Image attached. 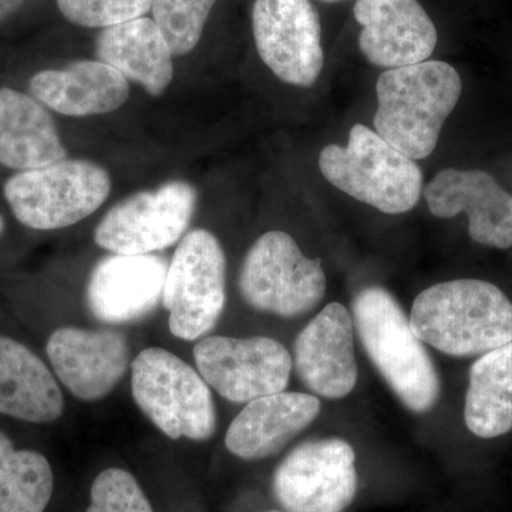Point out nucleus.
Returning <instances> with one entry per match:
<instances>
[{
	"mask_svg": "<svg viewBox=\"0 0 512 512\" xmlns=\"http://www.w3.org/2000/svg\"><path fill=\"white\" fill-rule=\"evenodd\" d=\"M46 352L60 382L83 402L104 399L130 366L127 338L116 330L60 328Z\"/></svg>",
	"mask_w": 512,
	"mask_h": 512,
	"instance_id": "14",
	"label": "nucleus"
},
{
	"mask_svg": "<svg viewBox=\"0 0 512 512\" xmlns=\"http://www.w3.org/2000/svg\"><path fill=\"white\" fill-rule=\"evenodd\" d=\"M63 410L49 367L18 340L0 335V414L42 424L59 420Z\"/></svg>",
	"mask_w": 512,
	"mask_h": 512,
	"instance_id": "20",
	"label": "nucleus"
},
{
	"mask_svg": "<svg viewBox=\"0 0 512 512\" xmlns=\"http://www.w3.org/2000/svg\"><path fill=\"white\" fill-rule=\"evenodd\" d=\"M424 200L434 217H468V234L477 244L512 247V195L485 171H440L424 188Z\"/></svg>",
	"mask_w": 512,
	"mask_h": 512,
	"instance_id": "13",
	"label": "nucleus"
},
{
	"mask_svg": "<svg viewBox=\"0 0 512 512\" xmlns=\"http://www.w3.org/2000/svg\"><path fill=\"white\" fill-rule=\"evenodd\" d=\"M168 264L157 255H111L94 266L87 305L97 320L123 325L146 318L163 301Z\"/></svg>",
	"mask_w": 512,
	"mask_h": 512,
	"instance_id": "17",
	"label": "nucleus"
},
{
	"mask_svg": "<svg viewBox=\"0 0 512 512\" xmlns=\"http://www.w3.org/2000/svg\"><path fill=\"white\" fill-rule=\"evenodd\" d=\"M197 207V190L171 181L131 195L111 208L94 232L100 248L117 255H148L180 241Z\"/></svg>",
	"mask_w": 512,
	"mask_h": 512,
	"instance_id": "10",
	"label": "nucleus"
},
{
	"mask_svg": "<svg viewBox=\"0 0 512 512\" xmlns=\"http://www.w3.org/2000/svg\"><path fill=\"white\" fill-rule=\"evenodd\" d=\"M357 485L355 450L339 437L299 444L272 478V491L286 512H345Z\"/></svg>",
	"mask_w": 512,
	"mask_h": 512,
	"instance_id": "9",
	"label": "nucleus"
},
{
	"mask_svg": "<svg viewBox=\"0 0 512 512\" xmlns=\"http://www.w3.org/2000/svg\"><path fill=\"white\" fill-rule=\"evenodd\" d=\"M225 255L207 229L188 232L168 265L163 305L175 338L197 340L217 326L227 301Z\"/></svg>",
	"mask_w": 512,
	"mask_h": 512,
	"instance_id": "8",
	"label": "nucleus"
},
{
	"mask_svg": "<svg viewBox=\"0 0 512 512\" xmlns=\"http://www.w3.org/2000/svg\"><path fill=\"white\" fill-rule=\"evenodd\" d=\"M319 413V399L312 394L284 390L259 397L232 421L225 446L242 460H264L311 426Z\"/></svg>",
	"mask_w": 512,
	"mask_h": 512,
	"instance_id": "18",
	"label": "nucleus"
},
{
	"mask_svg": "<svg viewBox=\"0 0 512 512\" xmlns=\"http://www.w3.org/2000/svg\"><path fill=\"white\" fill-rule=\"evenodd\" d=\"M353 320L367 356L413 413H427L440 397V377L400 303L382 286H367L352 302Z\"/></svg>",
	"mask_w": 512,
	"mask_h": 512,
	"instance_id": "3",
	"label": "nucleus"
},
{
	"mask_svg": "<svg viewBox=\"0 0 512 512\" xmlns=\"http://www.w3.org/2000/svg\"><path fill=\"white\" fill-rule=\"evenodd\" d=\"M217 0H154L153 20L173 56H185L197 47Z\"/></svg>",
	"mask_w": 512,
	"mask_h": 512,
	"instance_id": "25",
	"label": "nucleus"
},
{
	"mask_svg": "<svg viewBox=\"0 0 512 512\" xmlns=\"http://www.w3.org/2000/svg\"><path fill=\"white\" fill-rule=\"evenodd\" d=\"M96 55L151 96H161L173 82V53L153 19L130 20L101 30Z\"/></svg>",
	"mask_w": 512,
	"mask_h": 512,
	"instance_id": "22",
	"label": "nucleus"
},
{
	"mask_svg": "<svg viewBox=\"0 0 512 512\" xmlns=\"http://www.w3.org/2000/svg\"><path fill=\"white\" fill-rule=\"evenodd\" d=\"M238 286L255 311L295 318L322 302L326 275L320 259L306 258L291 235L269 231L249 248Z\"/></svg>",
	"mask_w": 512,
	"mask_h": 512,
	"instance_id": "7",
	"label": "nucleus"
},
{
	"mask_svg": "<svg viewBox=\"0 0 512 512\" xmlns=\"http://www.w3.org/2000/svg\"><path fill=\"white\" fill-rule=\"evenodd\" d=\"M410 325L421 342L448 356H483L512 342V302L490 282H443L417 296Z\"/></svg>",
	"mask_w": 512,
	"mask_h": 512,
	"instance_id": "2",
	"label": "nucleus"
},
{
	"mask_svg": "<svg viewBox=\"0 0 512 512\" xmlns=\"http://www.w3.org/2000/svg\"><path fill=\"white\" fill-rule=\"evenodd\" d=\"M252 29L259 57L278 79L299 87L318 82L325 55L311 0H255Z\"/></svg>",
	"mask_w": 512,
	"mask_h": 512,
	"instance_id": "12",
	"label": "nucleus"
},
{
	"mask_svg": "<svg viewBox=\"0 0 512 512\" xmlns=\"http://www.w3.org/2000/svg\"><path fill=\"white\" fill-rule=\"evenodd\" d=\"M29 90L47 109L69 117L111 113L130 96L126 77L100 60H80L63 70H43L30 79Z\"/></svg>",
	"mask_w": 512,
	"mask_h": 512,
	"instance_id": "19",
	"label": "nucleus"
},
{
	"mask_svg": "<svg viewBox=\"0 0 512 512\" xmlns=\"http://www.w3.org/2000/svg\"><path fill=\"white\" fill-rule=\"evenodd\" d=\"M134 402L171 440L211 439L217 412L207 382L187 362L161 348L138 353L131 363Z\"/></svg>",
	"mask_w": 512,
	"mask_h": 512,
	"instance_id": "5",
	"label": "nucleus"
},
{
	"mask_svg": "<svg viewBox=\"0 0 512 512\" xmlns=\"http://www.w3.org/2000/svg\"><path fill=\"white\" fill-rule=\"evenodd\" d=\"M266 512H286V511H266Z\"/></svg>",
	"mask_w": 512,
	"mask_h": 512,
	"instance_id": "31",
	"label": "nucleus"
},
{
	"mask_svg": "<svg viewBox=\"0 0 512 512\" xmlns=\"http://www.w3.org/2000/svg\"><path fill=\"white\" fill-rule=\"evenodd\" d=\"M293 366L303 384L325 399H342L355 389L357 365L353 320L348 309L329 303L293 345Z\"/></svg>",
	"mask_w": 512,
	"mask_h": 512,
	"instance_id": "16",
	"label": "nucleus"
},
{
	"mask_svg": "<svg viewBox=\"0 0 512 512\" xmlns=\"http://www.w3.org/2000/svg\"><path fill=\"white\" fill-rule=\"evenodd\" d=\"M194 360L208 386L232 403L284 392L293 366L281 343L262 336L202 339L195 345Z\"/></svg>",
	"mask_w": 512,
	"mask_h": 512,
	"instance_id": "11",
	"label": "nucleus"
},
{
	"mask_svg": "<svg viewBox=\"0 0 512 512\" xmlns=\"http://www.w3.org/2000/svg\"><path fill=\"white\" fill-rule=\"evenodd\" d=\"M25 3V0H0V22L8 19Z\"/></svg>",
	"mask_w": 512,
	"mask_h": 512,
	"instance_id": "28",
	"label": "nucleus"
},
{
	"mask_svg": "<svg viewBox=\"0 0 512 512\" xmlns=\"http://www.w3.org/2000/svg\"><path fill=\"white\" fill-rule=\"evenodd\" d=\"M353 13L360 52L377 67L423 63L436 50V26L419 0H356Z\"/></svg>",
	"mask_w": 512,
	"mask_h": 512,
	"instance_id": "15",
	"label": "nucleus"
},
{
	"mask_svg": "<svg viewBox=\"0 0 512 512\" xmlns=\"http://www.w3.org/2000/svg\"><path fill=\"white\" fill-rule=\"evenodd\" d=\"M86 512H154L133 474L107 468L96 477Z\"/></svg>",
	"mask_w": 512,
	"mask_h": 512,
	"instance_id": "27",
	"label": "nucleus"
},
{
	"mask_svg": "<svg viewBox=\"0 0 512 512\" xmlns=\"http://www.w3.org/2000/svg\"><path fill=\"white\" fill-rule=\"evenodd\" d=\"M461 92L460 74L439 60L386 70L376 84V133L404 156L423 160L436 150Z\"/></svg>",
	"mask_w": 512,
	"mask_h": 512,
	"instance_id": "1",
	"label": "nucleus"
},
{
	"mask_svg": "<svg viewBox=\"0 0 512 512\" xmlns=\"http://www.w3.org/2000/svg\"><path fill=\"white\" fill-rule=\"evenodd\" d=\"M3 231H5V220H3L2 215H0V237H2Z\"/></svg>",
	"mask_w": 512,
	"mask_h": 512,
	"instance_id": "29",
	"label": "nucleus"
},
{
	"mask_svg": "<svg viewBox=\"0 0 512 512\" xmlns=\"http://www.w3.org/2000/svg\"><path fill=\"white\" fill-rule=\"evenodd\" d=\"M464 420L481 439L512 429V342L485 353L471 367Z\"/></svg>",
	"mask_w": 512,
	"mask_h": 512,
	"instance_id": "23",
	"label": "nucleus"
},
{
	"mask_svg": "<svg viewBox=\"0 0 512 512\" xmlns=\"http://www.w3.org/2000/svg\"><path fill=\"white\" fill-rule=\"evenodd\" d=\"M55 120L35 97L0 89V164L28 171L66 160Z\"/></svg>",
	"mask_w": 512,
	"mask_h": 512,
	"instance_id": "21",
	"label": "nucleus"
},
{
	"mask_svg": "<svg viewBox=\"0 0 512 512\" xmlns=\"http://www.w3.org/2000/svg\"><path fill=\"white\" fill-rule=\"evenodd\" d=\"M322 2L335 3V2H342V0H322Z\"/></svg>",
	"mask_w": 512,
	"mask_h": 512,
	"instance_id": "30",
	"label": "nucleus"
},
{
	"mask_svg": "<svg viewBox=\"0 0 512 512\" xmlns=\"http://www.w3.org/2000/svg\"><path fill=\"white\" fill-rule=\"evenodd\" d=\"M55 478L45 456L16 450L0 431V512H45Z\"/></svg>",
	"mask_w": 512,
	"mask_h": 512,
	"instance_id": "24",
	"label": "nucleus"
},
{
	"mask_svg": "<svg viewBox=\"0 0 512 512\" xmlns=\"http://www.w3.org/2000/svg\"><path fill=\"white\" fill-rule=\"evenodd\" d=\"M319 168L333 187L384 214L413 210L423 192V173L416 161L363 124L350 128L346 147L323 148Z\"/></svg>",
	"mask_w": 512,
	"mask_h": 512,
	"instance_id": "4",
	"label": "nucleus"
},
{
	"mask_svg": "<svg viewBox=\"0 0 512 512\" xmlns=\"http://www.w3.org/2000/svg\"><path fill=\"white\" fill-rule=\"evenodd\" d=\"M154 0H57L64 18L84 28H111L143 18Z\"/></svg>",
	"mask_w": 512,
	"mask_h": 512,
	"instance_id": "26",
	"label": "nucleus"
},
{
	"mask_svg": "<svg viewBox=\"0 0 512 512\" xmlns=\"http://www.w3.org/2000/svg\"><path fill=\"white\" fill-rule=\"evenodd\" d=\"M111 191L109 173L84 160L19 171L3 187L16 220L37 231L72 227L99 210Z\"/></svg>",
	"mask_w": 512,
	"mask_h": 512,
	"instance_id": "6",
	"label": "nucleus"
}]
</instances>
